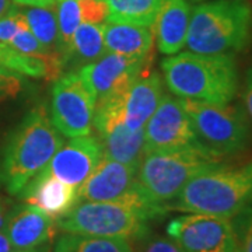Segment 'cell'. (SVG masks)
Wrapping results in <instances>:
<instances>
[{"instance_id":"6da1fadb","label":"cell","mask_w":252,"mask_h":252,"mask_svg":"<svg viewBox=\"0 0 252 252\" xmlns=\"http://www.w3.org/2000/svg\"><path fill=\"white\" fill-rule=\"evenodd\" d=\"M161 70L168 90L178 98L228 104L238 91L233 54H174L162 59Z\"/></svg>"},{"instance_id":"7a4b0ae2","label":"cell","mask_w":252,"mask_h":252,"mask_svg":"<svg viewBox=\"0 0 252 252\" xmlns=\"http://www.w3.org/2000/svg\"><path fill=\"white\" fill-rule=\"evenodd\" d=\"M64 143L45 107L31 109L9 136L1 162V182L10 195H18L24 187L49 164Z\"/></svg>"},{"instance_id":"3957f363","label":"cell","mask_w":252,"mask_h":252,"mask_svg":"<svg viewBox=\"0 0 252 252\" xmlns=\"http://www.w3.org/2000/svg\"><path fill=\"white\" fill-rule=\"evenodd\" d=\"M252 203V162H221L199 172L167 206L182 213L234 219Z\"/></svg>"},{"instance_id":"277c9868","label":"cell","mask_w":252,"mask_h":252,"mask_svg":"<svg viewBox=\"0 0 252 252\" xmlns=\"http://www.w3.org/2000/svg\"><path fill=\"white\" fill-rule=\"evenodd\" d=\"M251 28L247 0H210L192 10L185 45L196 54H233L247 46Z\"/></svg>"},{"instance_id":"5b68a950","label":"cell","mask_w":252,"mask_h":252,"mask_svg":"<svg viewBox=\"0 0 252 252\" xmlns=\"http://www.w3.org/2000/svg\"><path fill=\"white\" fill-rule=\"evenodd\" d=\"M149 221L137 193L129 189L115 200L79 202L56 225L63 233L130 241L149 233Z\"/></svg>"},{"instance_id":"8992f818","label":"cell","mask_w":252,"mask_h":252,"mask_svg":"<svg viewBox=\"0 0 252 252\" xmlns=\"http://www.w3.org/2000/svg\"><path fill=\"white\" fill-rule=\"evenodd\" d=\"M224 162L203 146L146 153L137 167V185L157 203L168 205L199 172ZM168 207V206H167Z\"/></svg>"},{"instance_id":"52a82bcc","label":"cell","mask_w":252,"mask_h":252,"mask_svg":"<svg viewBox=\"0 0 252 252\" xmlns=\"http://www.w3.org/2000/svg\"><path fill=\"white\" fill-rule=\"evenodd\" d=\"M180 99L192 122L199 143L210 153L227 157L243 152L250 142V121L237 105Z\"/></svg>"},{"instance_id":"ba28073f","label":"cell","mask_w":252,"mask_h":252,"mask_svg":"<svg viewBox=\"0 0 252 252\" xmlns=\"http://www.w3.org/2000/svg\"><path fill=\"white\" fill-rule=\"evenodd\" d=\"M167 235L182 252H238L233 219L188 213L172 219Z\"/></svg>"},{"instance_id":"9c48e42d","label":"cell","mask_w":252,"mask_h":252,"mask_svg":"<svg viewBox=\"0 0 252 252\" xmlns=\"http://www.w3.org/2000/svg\"><path fill=\"white\" fill-rule=\"evenodd\" d=\"M95 98L79 73H67L55 81L51 99V121L66 137L91 133Z\"/></svg>"},{"instance_id":"30bf717a","label":"cell","mask_w":252,"mask_h":252,"mask_svg":"<svg viewBox=\"0 0 252 252\" xmlns=\"http://www.w3.org/2000/svg\"><path fill=\"white\" fill-rule=\"evenodd\" d=\"M202 146L180 99L162 95L158 107L144 126L143 152H165Z\"/></svg>"},{"instance_id":"8fae6325","label":"cell","mask_w":252,"mask_h":252,"mask_svg":"<svg viewBox=\"0 0 252 252\" xmlns=\"http://www.w3.org/2000/svg\"><path fill=\"white\" fill-rule=\"evenodd\" d=\"M146 59L107 52L98 61L83 66L79 74L97 101L109 94L127 93L143 70Z\"/></svg>"},{"instance_id":"7c38bea8","label":"cell","mask_w":252,"mask_h":252,"mask_svg":"<svg viewBox=\"0 0 252 252\" xmlns=\"http://www.w3.org/2000/svg\"><path fill=\"white\" fill-rule=\"evenodd\" d=\"M4 233L16 252H51L58 225L35 207H13L4 225Z\"/></svg>"},{"instance_id":"4fadbf2b","label":"cell","mask_w":252,"mask_h":252,"mask_svg":"<svg viewBox=\"0 0 252 252\" xmlns=\"http://www.w3.org/2000/svg\"><path fill=\"white\" fill-rule=\"evenodd\" d=\"M104 157L98 137L91 135L70 137L54 154L44 171L79 188Z\"/></svg>"},{"instance_id":"5bb4252c","label":"cell","mask_w":252,"mask_h":252,"mask_svg":"<svg viewBox=\"0 0 252 252\" xmlns=\"http://www.w3.org/2000/svg\"><path fill=\"white\" fill-rule=\"evenodd\" d=\"M137 167L102 157L94 171L77 188V203L108 202L122 196L136 184Z\"/></svg>"},{"instance_id":"9a60e30c","label":"cell","mask_w":252,"mask_h":252,"mask_svg":"<svg viewBox=\"0 0 252 252\" xmlns=\"http://www.w3.org/2000/svg\"><path fill=\"white\" fill-rule=\"evenodd\" d=\"M17 196L56 221L77 205V188L46 171L30 181Z\"/></svg>"},{"instance_id":"2e32d148","label":"cell","mask_w":252,"mask_h":252,"mask_svg":"<svg viewBox=\"0 0 252 252\" xmlns=\"http://www.w3.org/2000/svg\"><path fill=\"white\" fill-rule=\"evenodd\" d=\"M190 13L188 0H162L153 26L161 54H178L185 46Z\"/></svg>"},{"instance_id":"e0dca14e","label":"cell","mask_w":252,"mask_h":252,"mask_svg":"<svg viewBox=\"0 0 252 252\" xmlns=\"http://www.w3.org/2000/svg\"><path fill=\"white\" fill-rule=\"evenodd\" d=\"M162 97L160 74L152 72L144 77H137L126 93L124 124L130 130L144 129Z\"/></svg>"},{"instance_id":"ac0fdd59","label":"cell","mask_w":252,"mask_h":252,"mask_svg":"<svg viewBox=\"0 0 252 252\" xmlns=\"http://www.w3.org/2000/svg\"><path fill=\"white\" fill-rule=\"evenodd\" d=\"M62 56L66 54L73 32L81 24H102L108 17L105 0H56L55 3Z\"/></svg>"},{"instance_id":"d6986e66","label":"cell","mask_w":252,"mask_h":252,"mask_svg":"<svg viewBox=\"0 0 252 252\" xmlns=\"http://www.w3.org/2000/svg\"><path fill=\"white\" fill-rule=\"evenodd\" d=\"M154 36V27L112 21L104 24L107 52L130 58H147L153 48Z\"/></svg>"},{"instance_id":"ffe728a7","label":"cell","mask_w":252,"mask_h":252,"mask_svg":"<svg viewBox=\"0 0 252 252\" xmlns=\"http://www.w3.org/2000/svg\"><path fill=\"white\" fill-rule=\"evenodd\" d=\"M107 48L104 44V23L102 24H81L73 32L72 39L63 56L64 69H79L98 61Z\"/></svg>"},{"instance_id":"44dd1931","label":"cell","mask_w":252,"mask_h":252,"mask_svg":"<svg viewBox=\"0 0 252 252\" xmlns=\"http://www.w3.org/2000/svg\"><path fill=\"white\" fill-rule=\"evenodd\" d=\"M98 139L104 150V157L111 160L139 165L144 156V129L130 130L122 122L112 126L105 133L98 135Z\"/></svg>"},{"instance_id":"7402d4cb","label":"cell","mask_w":252,"mask_h":252,"mask_svg":"<svg viewBox=\"0 0 252 252\" xmlns=\"http://www.w3.org/2000/svg\"><path fill=\"white\" fill-rule=\"evenodd\" d=\"M108 21L153 27L162 0H105Z\"/></svg>"},{"instance_id":"603a6c76","label":"cell","mask_w":252,"mask_h":252,"mask_svg":"<svg viewBox=\"0 0 252 252\" xmlns=\"http://www.w3.org/2000/svg\"><path fill=\"white\" fill-rule=\"evenodd\" d=\"M54 252H135L127 240L64 233L55 240Z\"/></svg>"},{"instance_id":"cb8c5ba5","label":"cell","mask_w":252,"mask_h":252,"mask_svg":"<svg viewBox=\"0 0 252 252\" xmlns=\"http://www.w3.org/2000/svg\"><path fill=\"white\" fill-rule=\"evenodd\" d=\"M28 27L41 45L48 51L62 55L61 36L55 6L49 7H28L24 10ZM63 58V56H62Z\"/></svg>"},{"instance_id":"d4e9b609","label":"cell","mask_w":252,"mask_h":252,"mask_svg":"<svg viewBox=\"0 0 252 252\" xmlns=\"http://www.w3.org/2000/svg\"><path fill=\"white\" fill-rule=\"evenodd\" d=\"M24 28H30L24 11L13 7L9 13L0 17V45H7L13 36Z\"/></svg>"},{"instance_id":"484cf974","label":"cell","mask_w":252,"mask_h":252,"mask_svg":"<svg viewBox=\"0 0 252 252\" xmlns=\"http://www.w3.org/2000/svg\"><path fill=\"white\" fill-rule=\"evenodd\" d=\"M233 220L238 252H252V203Z\"/></svg>"},{"instance_id":"4316f807","label":"cell","mask_w":252,"mask_h":252,"mask_svg":"<svg viewBox=\"0 0 252 252\" xmlns=\"http://www.w3.org/2000/svg\"><path fill=\"white\" fill-rule=\"evenodd\" d=\"M7 46L17 51L20 54L26 55H45L52 52V51H48L46 48L41 45V42L34 36L30 28L20 30L17 34L13 36V39L7 44Z\"/></svg>"},{"instance_id":"83f0119b","label":"cell","mask_w":252,"mask_h":252,"mask_svg":"<svg viewBox=\"0 0 252 252\" xmlns=\"http://www.w3.org/2000/svg\"><path fill=\"white\" fill-rule=\"evenodd\" d=\"M24 81L21 74L0 67V102L17 98L26 87Z\"/></svg>"},{"instance_id":"f1b7e54d","label":"cell","mask_w":252,"mask_h":252,"mask_svg":"<svg viewBox=\"0 0 252 252\" xmlns=\"http://www.w3.org/2000/svg\"><path fill=\"white\" fill-rule=\"evenodd\" d=\"M135 241H137L135 252H182L170 237L152 234L150 231Z\"/></svg>"},{"instance_id":"f546056e","label":"cell","mask_w":252,"mask_h":252,"mask_svg":"<svg viewBox=\"0 0 252 252\" xmlns=\"http://www.w3.org/2000/svg\"><path fill=\"white\" fill-rule=\"evenodd\" d=\"M243 99H244V108H245V114L248 119L251 121L252 124V67L247 73V77H245V86H244V93H243Z\"/></svg>"},{"instance_id":"4dcf8cb0","label":"cell","mask_w":252,"mask_h":252,"mask_svg":"<svg viewBox=\"0 0 252 252\" xmlns=\"http://www.w3.org/2000/svg\"><path fill=\"white\" fill-rule=\"evenodd\" d=\"M11 209H13V206H11V202H10L9 199L0 196V230L4 228Z\"/></svg>"},{"instance_id":"1f68e13d","label":"cell","mask_w":252,"mask_h":252,"mask_svg":"<svg viewBox=\"0 0 252 252\" xmlns=\"http://www.w3.org/2000/svg\"><path fill=\"white\" fill-rule=\"evenodd\" d=\"M16 4L27 6V7H49L55 6L56 0H13Z\"/></svg>"},{"instance_id":"d6a6232c","label":"cell","mask_w":252,"mask_h":252,"mask_svg":"<svg viewBox=\"0 0 252 252\" xmlns=\"http://www.w3.org/2000/svg\"><path fill=\"white\" fill-rule=\"evenodd\" d=\"M0 252H16L13 245L9 241L4 230H0Z\"/></svg>"},{"instance_id":"836d02e7","label":"cell","mask_w":252,"mask_h":252,"mask_svg":"<svg viewBox=\"0 0 252 252\" xmlns=\"http://www.w3.org/2000/svg\"><path fill=\"white\" fill-rule=\"evenodd\" d=\"M13 9V0H0V17Z\"/></svg>"},{"instance_id":"e575fe53","label":"cell","mask_w":252,"mask_h":252,"mask_svg":"<svg viewBox=\"0 0 252 252\" xmlns=\"http://www.w3.org/2000/svg\"><path fill=\"white\" fill-rule=\"evenodd\" d=\"M1 61H3V45H0V67H1Z\"/></svg>"},{"instance_id":"d590c367","label":"cell","mask_w":252,"mask_h":252,"mask_svg":"<svg viewBox=\"0 0 252 252\" xmlns=\"http://www.w3.org/2000/svg\"><path fill=\"white\" fill-rule=\"evenodd\" d=\"M0 185H1V174H0Z\"/></svg>"},{"instance_id":"8d00e7d4","label":"cell","mask_w":252,"mask_h":252,"mask_svg":"<svg viewBox=\"0 0 252 252\" xmlns=\"http://www.w3.org/2000/svg\"><path fill=\"white\" fill-rule=\"evenodd\" d=\"M192 1H203V0H192Z\"/></svg>"}]
</instances>
